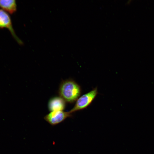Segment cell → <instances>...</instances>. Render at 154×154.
Segmentation results:
<instances>
[{"mask_svg": "<svg viewBox=\"0 0 154 154\" xmlns=\"http://www.w3.org/2000/svg\"><path fill=\"white\" fill-rule=\"evenodd\" d=\"M81 92L80 86L71 79L62 81L58 90L59 96L69 103H73L76 101L80 97Z\"/></svg>", "mask_w": 154, "mask_h": 154, "instance_id": "6da1fadb", "label": "cell"}, {"mask_svg": "<svg viewBox=\"0 0 154 154\" xmlns=\"http://www.w3.org/2000/svg\"><path fill=\"white\" fill-rule=\"evenodd\" d=\"M98 93L97 88L79 97L73 107L69 112L70 114L88 107L95 99Z\"/></svg>", "mask_w": 154, "mask_h": 154, "instance_id": "7a4b0ae2", "label": "cell"}, {"mask_svg": "<svg viewBox=\"0 0 154 154\" xmlns=\"http://www.w3.org/2000/svg\"><path fill=\"white\" fill-rule=\"evenodd\" d=\"M4 28L8 29L13 37L19 44H23L22 41L15 33L9 15L7 12L0 9V29Z\"/></svg>", "mask_w": 154, "mask_h": 154, "instance_id": "3957f363", "label": "cell"}, {"mask_svg": "<svg viewBox=\"0 0 154 154\" xmlns=\"http://www.w3.org/2000/svg\"><path fill=\"white\" fill-rule=\"evenodd\" d=\"M69 112L63 111L51 112L46 114L44 119L49 123L52 125H57L71 116Z\"/></svg>", "mask_w": 154, "mask_h": 154, "instance_id": "277c9868", "label": "cell"}, {"mask_svg": "<svg viewBox=\"0 0 154 154\" xmlns=\"http://www.w3.org/2000/svg\"><path fill=\"white\" fill-rule=\"evenodd\" d=\"M66 106V102L61 97H53L49 100L48 104V107L50 112L63 111Z\"/></svg>", "mask_w": 154, "mask_h": 154, "instance_id": "5b68a950", "label": "cell"}, {"mask_svg": "<svg viewBox=\"0 0 154 154\" xmlns=\"http://www.w3.org/2000/svg\"><path fill=\"white\" fill-rule=\"evenodd\" d=\"M17 4L15 0H0V8L12 14L17 10Z\"/></svg>", "mask_w": 154, "mask_h": 154, "instance_id": "8992f818", "label": "cell"}]
</instances>
